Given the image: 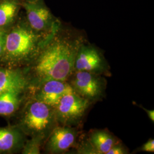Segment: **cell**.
I'll return each mask as SVG.
<instances>
[{
    "mask_svg": "<svg viewBox=\"0 0 154 154\" xmlns=\"http://www.w3.org/2000/svg\"><path fill=\"white\" fill-rule=\"evenodd\" d=\"M91 103L74 91L64 95L54 107L57 122L65 126L75 127L82 121Z\"/></svg>",
    "mask_w": 154,
    "mask_h": 154,
    "instance_id": "cell-3",
    "label": "cell"
},
{
    "mask_svg": "<svg viewBox=\"0 0 154 154\" xmlns=\"http://www.w3.org/2000/svg\"><path fill=\"white\" fill-rule=\"evenodd\" d=\"M77 152V154H98L88 139L83 142L81 146L78 147Z\"/></svg>",
    "mask_w": 154,
    "mask_h": 154,
    "instance_id": "cell-16",
    "label": "cell"
},
{
    "mask_svg": "<svg viewBox=\"0 0 154 154\" xmlns=\"http://www.w3.org/2000/svg\"><path fill=\"white\" fill-rule=\"evenodd\" d=\"M88 139L98 154H107L110 149L117 143L116 138L105 130L92 131Z\"/></svg>",
    "mask_w": 154,
    "mask_h": 154,
    "instance_id": "cell-11",
    "label": "cell"
},
{
    "mask_svg": "<svg viewBox=\"0 0 154 154\" xmlns=\"http://www.w3.org/2000/svg\"><path fill=\"white\" fill-rule=\"evenodd\" d=\"M110 66L104 56L97 48L85 42L78 51L74 71H84L99 75L110 74Z\"/></svg>",
    "mask_w": 154,
    "mask_h": 154,
    "instance_id": "cell-6",
    "label": "cell"
},
{
    "mask_svg": "<svg viewBox=\"0 0 154 154\" xmlns=\"http://www.w3.org/2000/svg\"><path fill=\"white\" fill-rule=\"evenodd\" d=\"M128 154L127 149L121 143H116L110 149L107 154Z\"/></svg>",
    "mask_w": 154,
    "mask_h": 154,
    "instance_id": "cell-17",
    "label": "cell"
},
{
    "mask_svg": "<svg viewBox=\"0 0 154 154\" xmlns=\"http://www.w3.org/2000/svg\"><path fill=\"white\" fill-rule=\"evenodd\" d=\"M77 131L74 127H55L48 142V149L53 154L65 153L76 142Z\"/></svg>",
    "mask_w": 154,
    "mask_h": 154,
    "instance_id": "cell-8",
    "label": "cell"
},
{
    "mask_svg": "<svg viewBox=\"0 0 154 154\" xmlns=\"http://www.w3.org/2000/svg\"><path fill=\"white\" fill-rule=\"evenodd\" d=\"M73 91L91 104L105 97L107 81L102 75L84 71H74L69 78Z\"/></svg>",
    "mask_w": 154,
    "mask_h": 154,
    "instance_id": "cell-5",
    "label": "cell"
},
{
    "mask_svg": "<svg viewBox=\"0 0 154 154\" xmlns=\"http://www.w3.org/2000/svg\"><path fill=\"white\" fill-rule=\"evenodd\" d=\"M23 27L13 30L5 36L4 54L11 60L20 61L35 54L39 46L38 35Z\"/></svg>",
    "mask_w": 154,
    "mask_h": 154,
    "instance_id": "cell-2",
    "label": "cell"
},
{
    "mask_svg": "<svg viewBox=\"0 0 154 154\" xmlns=\"http://www.w3.org/2000/svg\"><path fill=\"white\" fill-rule=\"evenodd\" d=\"M72 91V86L67 81L49 80L41 85L36 99L54 107L64 95Z\"/></svg>",
    "mask_w": 154,
    "mask_h": 154,
    "instance_id": "cell-9",
    "label": "cell"
},
{
    "mask_svg": "<svg viewBox=\"0 0 154 154\" xmlns=\"http://www.w3.org/2000/svg\"><path fill=\"white\" fill-rule=\"evenodd\" d=\"M44 137H34L32 140L29 141L24 149L25 154H39V147Z\"/></svg>",
    "mask_w": 154,
    "mask_h": 154,
    "instance_id": "cell-15",
    "label": "cell"
},
{
    "mask_svg": "<svg viewBox=\"0 0 154 154\" xmlns=\"http://www.w3.org/2000/svg\"><path fill=\"white\" fill-rule=\"evenodd\" d=\"M85 42L83 35L70 29L60 30V25L51 34L33 66L40 85L49 80L67 81L74 72L78 51Z\"/></svg>",
    "mask_w": 154,
    "mask_h": 154,
    "instance_id": "cell-1",
    "label": "cell"
},
{
    "mask_svg": "<svg viewBox=\"0 0 154 154\" xmlns=\"http://www.w3.org/2000/svg\"><path fill=\"white\" fill-rule=\"evenodd\" d=\"M23 91L13 90L0 94V115L10 116L16 111L20 103V94Z\"/></svg>",
    "mask_w": 154,
    "mask_h": 154,
    "instance_id": "cell-12",
    "label": "cell"
},
{
    "mask_svg": "<svg viewBox=\"0 0 154 154\" xmlns=\"http://www.w3.org/2000/svg\"><path fill=\"white\" fill-rule=\"evenodd\" d=\"M17 11V5L14 2L7 1L0 4V28L11 22Z\"/></svg>",
    "mask_w": 154,
    "mask_h": 154,
    "instance_id": "cell-14",
    "label": "cell"
},
{
    "mask_svg": "<svg viewBox=\"0 0 154 154\" xmlns=\"http://www.w3.org/2000/svg\"><path fill=\"white\" fill-rule=\"evenodd\" d=\"M143 110L145 111V112L147 113V115L148 116L149 119L154 123V111L153 110H148L144 107H142Z\"/></svg>",
    "mask_w": 154,
    "mask_h": 154,
    "instance_id": "cell-20",
    "label": "cell"
},
{
    "mask_svg": "<svg viewBox=\"0 0 154 154\" xmlns=\"http://www.w3.org/2000/svg\"><path fill=\"white\" fill-rule=\"evenodd\" d=\"M20 139V134L9 128H0V151H8L16 146Z\"/></svg>",
    "mask_w": 154,
    "mask_h": 154,
    "instance_id": "cell-13",
    "label": "cell"
},
{
    "mask_svg": "<svg viewBox=\"0 0 154 154\" xmlns=\"http://www.w3.org/2000/svg\"><path fill=\"white\" fill-rule=\"evenodd\" d=\"M55 122L54 107L35 99L28 105L23 118V124L29 132L34 137H44Z\"/></svg>",
    "mask_w": 154,
    "mask_h": 154,
    "instance_id": "cell-4",
    "label": "cell"
},
{
    "mask_svg": "<svg viewBox=\"0 0 154 154\" xmlns=\"http://www.w3.org/2000/svg\"><path fill=\"white\" fill-rule=\"evenodd\" d=\"M5 37L4 35L3 32H1L0 33V57L4 55L5 48Z\"/></svg>",
    "mask_w": 154,
    "mask_h": 154,
    "instance_id": "cell-19",
    "label": "cell"
},
{
    "mask_svg": "<svg viewBox=\"0 0 154 154\" xmlns=\"http://www.w3.org/2000/svg\"><path fill=\"white\" fill-rule=\"evenodd\" d=\"M140 151L148 152H154V139H149L147 142L143 144L140 147Z\"/></svg>",
    "mask_w": 154,
    "mask_h": 154,
    "instance_id": "cell-18",
    "label": "cell"
},
{
    "mask_svg": "<svg viewBox=\"0 0 154 154\" xmlns=\"http://www.w3.org/2000/svg\"><path fill=\"white\" fill-rule=\"evenodd\" d=\"M28 85V79L22 72L0 69V94L13 90L24 91Z\"/></svg>",
    "mask_w": 154,
    "mask_h": 154,
    "instance_id": "cell-10",
    "label": "cell"
},
{
    "mask_svg": "<svg viewBox=\"0 0 154 154\" xmlns=\"http://www.w3.org/2000/svg\"><path fill=\"white\" fill-rule=\"evenodd\" d=\"M23 5L29 26L35 32L53 30L59 25L47 7L38 0L28 1Z\"/></svg>",
    "mask_w": 154,
    "mask_h": 154,
    "instance_id": "cell-7",
    "label": "cell"
},
{
    "mask_svg": "<svg viewBox=\"0 0 154 154\" xmlns=\"http://www.w3.org/2000/svg\"><path fill=\"white\" fill-rule=\"evenodd\" d=\"M1 32H2V31H1V30H0V33H1Z\"/></svg>",
    "mask_w": 154,
    "mask_h": 154,
    "instance_id": "cell-22",
    "label": "cell"
},
{
    "mask_svg": "<svg viewBox=\"0 0 154 154\" xmlns=\"http://www.w3.org/2000/svg\"><path fill=\"white\" fill-rule=\"evenodd\" d=\"M37 1V0H28V1Z\"/></svg>",
    "mask_w": 154,
    "mask_h": 154,
    "instance_id": "cell-21",
    "label": "cell"
}]
</instances>
